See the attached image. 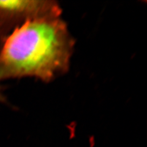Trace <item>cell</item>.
<instances>
[{
  "label": "cell",
  "instance_id": "7a4b0ae2",
  "mask_svg": "<svg viewBox=\"0 0 147 147\" xmlns=\"http://www.w3.org/2000/svg\"><path fill=\"white\" fill-rule=\"evenodd\" d=\"M61 14L60 6L55 1L0 0V28L4 31L15 30L29 21Z\"/></svg>",
  "mask_w": 147,
  "mask_h": 147
},
{
  "label": "cell",
  "instance_id": "3957f363",
  "mask_svg": "<svg viewBox=\"0 0 147 147\" xmlns=\"http://www.w3.org/2000/svg\"><path fill=\"white\" fill-rule=\"evenodd\" d=\"M4 101H5V98H4V96L1 91V89L0 88V102H4Z\"/></svg>",
  "mask_w": 147,
  "mask_h": 147
},
{
  "label": "cell",
  "instance_id": "6da1fadb",
  "mask_svg": "<svg viewBox=\"0 0 147 147\" xmlns=\"http://www.w3.org/2000/svg\"><path fill=\"white\" fill-rule=\"evenodd\" d=\"M75 41L60 17L29 21L12 31L0 49V81L25 77L50 82L66 73Z\"/></svg>",
  "mask_w": 147,
  "mask_h": 147
}]
</instances>
